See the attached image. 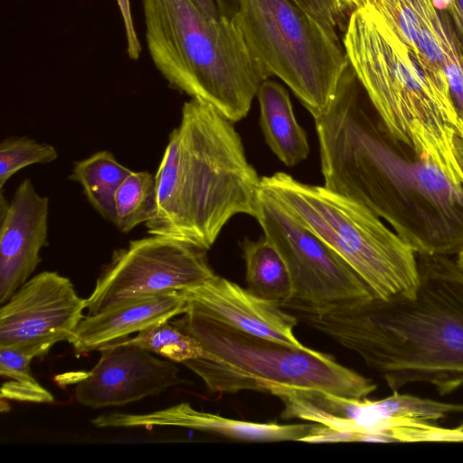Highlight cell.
<instances>
[{"mask_svg":"<svg viewBox=\"0 0 463 463\" xmlns=\"http://www.w3.org/2000/svg\"><path fill=\"white\" fill-rule=\"evenodd\" d=\"M314 120L326 188L370 209L418 255L463 250V184L389 133L350 65Z\"/></svg>","mask_w":463,"mask_h":463,"instance_id":"6da1fadb","label":"cell"},{"mask_svg":"<svg viewBox=\"0 0 463 463\" xmlns=\"http://www.w3.org/2000/svg\"><path fill=\"white\" fill-rule=\"evenodd\" d=\"M418 261L420 282L410 297L283 307L357 354L392 391L420 383L450 393L463 385V269L451 256Z\"/></svg>","mask_w":463,"mask_h":463,"instance_id":"7a4b0ae2","label":"cell"},{"mask_svg":"<svg viewBox=\"0 0 463 463\" xmlns=\"http://www.w3.org/2000/svg\"><path fill=\"white\" fill-rule=\"evenodd\" d=\"M181 112L156 173V213L145 226L149 235L208 250L234 215L256 218L260 177L232 121L198 98Z\"/></svg>","mask_w":463,"mask_h":463,"instance_id":"3957f363","label":"cell"},{"mask_svg":"<svg viewBox=\"0 0 463 463\" xmlns=\"http://www.w3.org/2000/svg\"><path fill=\"white\" fill-rule=\"evenodd\" d=\"M343 44L389 133L463 184V119L450 91L420 68L392 27L366 2L350 14Z\"/></svg>","mask_w":463,"mask_h":463,"instance_id":"277c9868","label":"cell"},{"mask_svg":"<svg viewBox=\"0 0 463 463\" xmlns=\"http://www.w3.org/2000/svg\"><path fill=\"white\" fill-rule=\"evenodd\" d=\"M149 55L168 86L231 121L244 118L271 74L234 18L206 15L194 0H143Z\"/></svg>","mask_w":463,"mask_h":463,"instance_id":"5b68a950","label":"cell"},{"mask_svg":"<svg viewBox=\"0 0 463 463\" xmlns=\"http://www.w3.org/2000/svg\"><path fill=\"white\" fill-rule=\"evenodd\" d=\"M183 315L171 323L195 338L209 359L182 364L203 380L210 392L271 393L286 387L364 398L377 388L373 380L342 365L331 354L255 335L191 309Z\"/></svg>","mask_w":463,"mask_h":463,"instance_id":"8992f818","label":"cell"},{"mask_svg":"<svg viewBox=\"0 0 463 463\" xmlns=\"http://www.w3.org/2000/svg\"><path fill=\"white\" fill-rule=\"evenodd\" d=\"M260 190L334 250L373 298L415 293L418 254L370 209L325 185L305 184L283 172L260 177Z\"/></svg>","mask_w":463,"mask_h":463,"instance_id":"52a82bcc","label":"cell"},{"mask_svg":"<svg viewBox=\"0 0 463 463\" xmlns=\"http://www.w3.org/2000/svg\"><path fill=\"white\" fill-rule=\"evenodd\" d=\"M233 18L271 76L289 87L313 118L321 115L349 66L338 33L294 0H239Z\"/></svg>","mask_w":463,"mask_h":463,"instance_id":"ba28073f","label":"cell"},{"mask_svg":"<svg viewBox=\"0 0 463 463\" xmlns=\"http://www.w3.org/2000/svg\"><path fill=\"white\" fill-rule=\"evenodd\" d=\"M255 219L288 267L293 288L289 301L327 307L373 298L364 280L334 250L261 190Z\"/></svg>","mask_w":463,"mask_h":463,"instance_id":"9c48e42d","label":"cell"},{"mask_svg":"<svg viewBox=\"0 0 463 463\" xmlns=\"http://www.w3.org/2000/svg\"><path fill=\"white\" fill-rule=\"evenodd\" d=\"M214 272L206 250L157 235L117 249L86 298L88 315L124 301L198 285Z\"/></svg>","mask_w":463,"mask_h":463,"instance_id":"30bf717a","label":"cell"},{"mask_svg":"<svg viewBox=\"0 0 463 463\" xmlns=\"http://www.w3.org/2000/svg\"><path fill=\"white\" fill-rule=\"evenodd\" d=\"M86 298L56 271L29 279L0 308V347L44 357L57 343L70 341L84 317Z\"/></svg>","mask_w":463,"mask_h":463,"instance_id":"8fae6325","label":"cell"},{"mask_svg":"<svg viewBox=\"0 0 463 463\" xmlns=\"http://www.w3.org/2000/svg\"><path fill=\"white\" fill-rule=\"evenodd\" d=\"M99 352L98 363L75 389V398L83 406H124L189 383L179 377L173 361L158 359L138 346H104Z\"/></svg>","mask_w":463,"mask_h":463,"instance_id":"7c38bea8","label":"cell"},{"mask_svg":"<svg viewBox=\"0 0 463 463\" xmlns=\"http://www.w3.org/2000/svg\"><path fill=\"white\" fill-rule=\"evenodd\" d=\"M364 2L384 17L420 68L439 87L449 91L463 88V67L455 34L431 0Z\"/></svg>","mask_w":463,"mask_h":463,"instance_id":"4fadbf2b","label":"cell"},{"mask_svg":"<svg viewBox=\"0 0 463 463\" xmlns=\"http://www.w3.org/2000/svg\"><path fill=\"white\" fill-rule=\"evenodd\" d=\"M50 201L30 178L17 186L7 202L0 199V304L4 305L34 272L48 245Z\"/></svg>","mask_w":463,"mask_h":463,"instance_id":"5bb4252c","label":"cell"},{"mask_svg":"<svg viewBox=\"0 0 463 463\" xmlns=\"http://www.w3.org/2000/svg\"><path fill=\"white\" fill-rule=\"evenodd\" d=\"M181 292L186 309L289 346H306L294 334L298 321L293 314L227 279L214 274Z\"/></svg>","mask_w":463,"mask_h":463,"instance_id":"9a60e30c","label":"cell"},{"mask_svg":"<svg viewBox=\"0 0 463 463\" xmlns=\"http://www.w3.org/2000/svg\"><path fill=\"white\" fill-rule=\"evenodd\" d=\"M98 428H132L173 426L188 428L245 442L302 441L316 422L282 424L277 421L254 422L226 418L197 411L188 402H181L144 414L115 412L92 420Z\"/></svg>","mask_w":463,"mask_h":463,"instance_id":"2e32d148","label":"cell"},{"mask_svg":"<svg viewBox=\"0 0 463 463\" xmlns=\"http://www.w3.org/2000/svg\"><path fill=\"white\" fill-rule=\"evenodd\" d=\"M187 301L181 291L129 299L84 317L69 341L77 355L127 338L155 324L184 314Z\"/></svg>","mask_w":463,"mask_h":463,"instance_id":"e0dca14e","label":"cell"},{"mask_svg":"<svg viewBox=\"0 0 463 463\" xmlns=\"http://www.w3.org/2000/svg\"><path fill=\"white\" fill-rule=\"evenodd\" d=\"M257 98L260 125L269 147L287 166L304 161L309 154V144L297 121L288 90L268 79L260 84Z\"/></svg>","mask_w":463,"mask_h":463,"instance_id":"ac0fdd59","label":"cell"},{"mask_svg":"<svg viewBox=\"0 0 463 463\" xmlns=\"http://www.w3.org/2000/svg\"><path fill=\"white\" fill-rule=\"evenodd\" d=\"M241 247L246 268V288L253 295L279 306L291 300V278L274 244L262 236L256 241L245 238Z\"/></svg>","mask_w":463,"mask_h":463,"instance_id":"d6986e66","label":"cell"},{"mask_svg":"<svg viewBox=\"0 0 463 463\" xmlns=\"http://www.w3.org/2000/svg\"><path fill=\"white\" fill-rule=\"evenodd\" d=\"M132 171L110 151L100 150L75 162L69 179L80 184L92 208L113 223L115 194Z\"/></svg>","mask_w":463,"mask_h":463,"instance_id":"ffe728a7","label":"cell"},{"mask_svg":"<svg viewBox=\"0 0 463 463\" xmlns=\"http://www.w3.org/2000/svg\"><path fill=\"white\" fill-rule=\"evenodd\" d=\"M157 210L156 175L132 171L118 186L114 197L113 224L121 232L150 221Z\"/></svg>","mask_w":463,"mask_h":463,"instance_id":"44dd1931","label":"cell"},{"mask_svg":"<svg viewBox=\"0 0 463 463\" xmlns=\"http://www.w3.org/2000/svg\"><path fill=\"white\" fill-rule=\"evenodd\" d=\"M123 345L138 346L175 363L195 358L209 359V354L195 338L169 321L155 324L141 330L134 337H127L104 346Z\"/></svg>","mask_w":463,"mask_h":463,"instance_id":"7402d4cb","label":"cell"},{"mask_svg":"<svg viewBox=\"0 0 463 463\" xmlns=\"http://www.w3.org/2000/svg\"><path fill=\"white\" fill-rule=\"evenodd\" d=\"M58 158L56 148L29 137H9L0 144V191L7 181L23 168L49 164Z\"/></svg>","mask_w":463,"mask_h":463,"instance_id":"603a6c76","label":"cell"},{"mask_svg":"<svg viewBox=\"0 0 463 463\" xmlns=\"http://www.w3.org/2000/svg\"><path fill=\"white\" fill-rule=\"evenodd\" d=\"M331 31L342 30L347 12L338 0H294Z\"/></svg>","mask_w":463,"mask_h":463,"instance_id":"cb8c5ba5","label":"cell"},{"mask_svg":"<svg viewBox=\"0 0 463 463\" xmlns=\"http://www.w3.org/2000/svg\"><path fill=\"white\" fill-rule=\"evenodd\" d=\"M1 399L27 402H52L53 395L35 379L17 381L11 379L1 387Z\"/></svg>","mask_w":463,"mask_h":463,"instance_id":"d4e9b609","label":"cell"},{"mask_svg":"<svg viewBox=\"0 0 463 463\" xmlns=\"http://www.w3.org/2000/svg\"><path fill=\"white\" fill-rule=\"evenodd\" d=\"M33 358L19 350L0 347V374L18 381L33 380L30 364Z\"/></svg>","mask_w":463,"mask_h":463,"instance_id":"484cf974","label":"cell"},{"mask_svg":"<svg viewBox=\"0 0 463 463\" xmlns=\"http://www.w3.org/2000/svg\"><path fill=\"white\" fill-rule=\"evenodd\" d=\"M440 17L448 22L463 54V0H431Z\"/></svg>","mask_w":463,"mask_h":463,"instance_id":"4316f807","label":"cell"},{"mask_svg":"<svg viewBox=\"0 0 463 463\" xmlns=\"http://www.w3.org/2000/svg\"><path fill=\"white\" fill-rule=\"evenodd\" d=\"M116 1L124 23L128 55L131 60L137 61L140 56L142 48L133 23L130 0Z\"/></svg>","mask_w":463,"mask_h":463,"instance_id":"83f0119b","label":"cell"},{"mask_svg":"<svg viewBox=\"0 0 463 463\" xmlns=\"http://www.w3.org/2000/svg\"><path fill=\"white\" fill-rule=\"evenodd\" d=\"M220 14L233 18L239 7V0H215Z\"/></svg>","mask_w":463,"mask_h":463,"instance_id":"f1b7e54d","label":"cell"},{"mask_svg":"<svg viewBox=\"0 0 463 463\" xmlns=\"http://www.w3.org/2000/svg\"><path fill=\"white\" fill-rule=\"evenodd\" d=\"M199 8L208 16L219 18L220 14L215 0H194Z\"/></svg>","mask_w":463,"mask_h":463,"instance_id":"f546056e","label":"cell"},{"mask_svg":"<svg viewBox=\"0 0 463 463\" xmlns=\"http://www.w3.org/2000/svg\"><path fill=\"white\" fill-rule=\"evenodd\" d=\"M345 11L351 14L354 10L364 5V0H338Z\"/></svg>","mask_w":463,"mask_h":463,"instance_id":"4dcf8cb0","label":"cell"},{"mask_svg":"<svg viewBox=\"0 0 463 463\" xmlns=\"http://www.w3.org/2000/svg\"><path fill=\"white\" fill-rule=\"evenodd\" d=\"M458 264L463 269V250L455 256Z\"/></svg>","mask_w":463,"mask_h":463,"instance_id":"1f68e13d","label":"cell"},{"mask_svg":"<svg viewBox=\"0 0 463 463\" xmlns=\"http://www.w3.org/2000/svg\"><path fill=\"white\" fill-rule=\"evenodd\" d=\"M460 59H461V63H462V67H463V54H461Z\"/></svg>","mask_w":463,"mask_h":463,"instance_id":"d6a6232c","label":"cell"}]
</instances>
